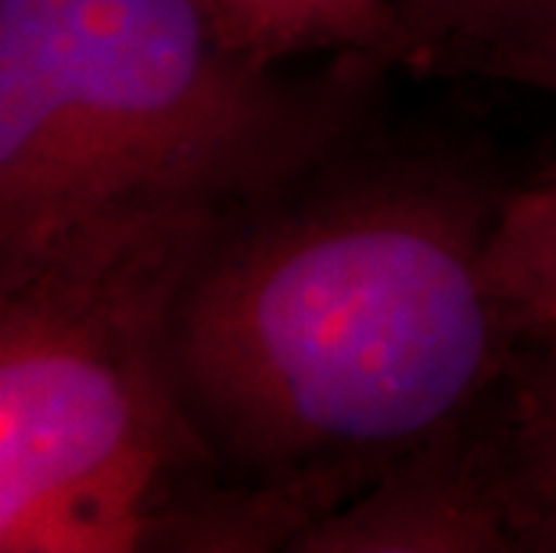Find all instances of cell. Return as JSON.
Masks as SVG:
<instances>
[{"label":"cell","mask_w":556,"mask_h":553,"mask_svg":"<svg viewBox=\"0 0 556 553\" xmlns=\"http://www.w3.org/2000/svg\"><path fill=\"white\" fill-rule=\"evenodd\" d=\"M492 435L525 550L556 553V345L520 352L492 406Z\"/></svg>","instance_id":"obj_7"},{"label":"cell","mask_w":556,"mask_h":553,"mask_svg":"<svg viewBox=\"0 0 556 553\" xmlns=\"http://www.w3.org/2000/svg\"><path fill=\"white\" fill-rule=\"evenodd\" d=\"M500 198L456 166L352 148L230 223L162 335L212 470L316 525L489 414L520 363L484 277Z\"/></svg>","instance_id":"obj_1"},{"label":"cell","mask_w":556,"mask_h":553,"mask_svg":"<svg viewBox=\"0 0 556 553\" xmlns=\"http://www.w3.org/2000/svg\"><path fill=\"white\" fill-rule=\"evenodd\" d=\"M495 406V403H492ZM299 553H510L525 550L492 410L406 456L299 539Z\"/></svg>","instance_id":"obj_4"},{"label":"cell","mask_w":556,"mask_h":553,"mask_svg":"<svg viewBox=\"0 0 556 553\" xmlns=\"http://www.w3.org/2000/svg\"><path fill=\"white\" fill-rule=\"evenodd\" d=\"M484 277L520 352L556 345V162L503 191Z\"/></svg>","instance_id":"obj_6"},{"label":"cell","mask_w":556,"mask_h":553,"mask_svg":"<svg viewBox=\"0 0 556 553\" xmlns=\"http://www.w3.org/2000/svg\"><path fill=\"white\" fill-rule=\"evenodd\" d=\"M377 68L294 76L205 0H0V299L176 288L230 223L356 148Z\"/></svg>","instance_id":"obj_2"},{"label":"cell","mask_w":556,"mask_h":553,"mask_svg":"<svg viewBox=\"0 0 556 553\" xmlns=\"http://www.w3.org/2000/svg\"><path fill=\"white\" fill-rule=\"evenodd\" d=\"M392 65L556 93V0H381Z\"/></svg>","instance_id":"obj_5"},{"label":"cell","mask_w":556,"mask_h":553,"mask_svg":"<svg viewBox=\"0 0 556 553\" xmlns=\"http://www.w3.org/2000/svg\"><path fill=\"white\" fill-rule=\"evenodd\" d=\"M176 288L0 299V553H126L176 539L212 464L165 367Z\"/></svg>","instance_id":"obj_3"},{"label":"cell","mask_w":556,"mask_h":553,"mask_svg":"<svg viewBox=\"0 0 556 553\" xmlns=\"http://www.w3.org/2000/svg\"><path fill=\"white\" fill-rule=\"evenodd\" d=\"M248 51L291 65L299 58L363 54L392 65V15L381 0H205Z\"/></svg>","instance_id":"obj_8"}]
</instances>
